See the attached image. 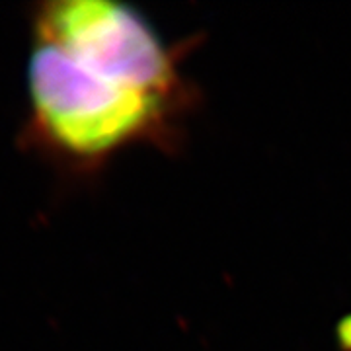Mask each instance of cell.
I'll return each instance as SVG.
<instances>
[{
	"label": "cell",
	"instance_id": "1",
	"mask_svg": "<svg viewBox=\"0 0 351 351\" xmlns=\"http://www.w3.org/2000/svg\"><path fill=\"white\" fill-rule=\"evenodd\" d=\"M25 141L71 172H96L137 145H168L180 112L100 64L29 32Z\"/></svg>",
	"mask_w": 351,
	"mask_h": 351
},
{
	"label": "cell",
	"instance_id": "2",
	"mask_svg": "<svg viewBox=\"0 0 351 351\" xmlns=\"http://www.w3.org/2000/svg\"><path fill=\"white\" fill-rule=\"evenodd\" d=\"M29 32L104 66L127 86L184 110L191 98L180 51L131 4L113 0H51L36 6Z\"/></svg>",
	"mask_w": 351,
	"mask_h": 351
}]
</instances>
